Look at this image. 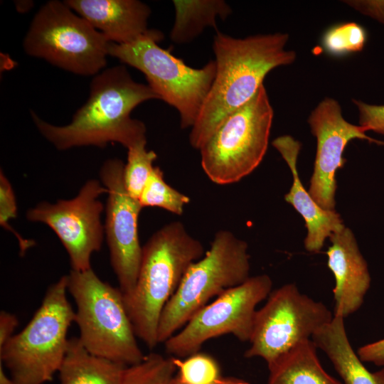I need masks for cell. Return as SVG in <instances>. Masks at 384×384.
I'll return each mask as SVG.
<instances>
[{"instance_id":"cell-1","label":"cell","mask_w":384,"mask_h":384,"mask_svg":"<svg viewBox=\"0 0 384 384\" xmlns=\"http://www.w3.org/2000/svg\"><path fill=\"white\" fill-rule=\"evenodd\" d=\"M284 33L235 38L218 31L213 37L216 66L212 85L191 127L189 142L200 149L227 117L247 104L274 68L294 62Z\"/></svg>"},{"instance_id":"cell-2","label":"cell","mask_w":384,"mask_h":384,"mask_svg":"<svg viewBox=\"0 0 384 384\" xmlns=\"http://www.w3.org/2000/svg\"><path fill=\"white\" fill-rule=\"evenodd\" d=\"M87 102L71 122L56 126L31 117L39 132L59 150L82 146L105 147L117 142L129 149L146 142V126L131 117L139 105L159 97L148 85L133 80L127 68L115 65L93 76Z\"/></svg>"},{"instance_id":"cell-3","label":"cell","mask_w":384,"mask_h":384,"mask_svg":"<svg viewBox=\"0 0 384 384\" xmlns=\"http://www.w3.org/2000/svg\"><path fill=\"white\" fill-rule=\"evenodd\" d=\"M205 252L202 243L179 221L163 226L142 247L136 285L123 299L137 337L149 349L159 344L158 326L165 306L189 267Z\"/></svg>"},{"instance_id":"cell-4","label":"cell","mask_w":384,"mask_h":384,"mask_svg":"<svg viewBox=\"0 0 384 384\" xmlns=\"http://www.w3.org/2000/svg\"><path fill=\"white\" fill-rule=\"evenodd\" d=\"M67 282L65 275L51 284L28 324L0 347V363L17 384H44L58 373L75 319Z\"/></svg>"},{"instance_id":"cell-5","label":"cell","mask_w":384,"mask_h":384,"mask_svg":"<svg viewBox=\"0 0 384 384\" xmlns=\"http://www.w3.org/2000/svg\"><path fill=\"white\" fill-rule=\"evenodd\" d=\"M68 292L76 304L74 322L79 339L90 353L130 366L145 355L140 349L123 294L100 279L92 268L67 275Z\"/></svg>"},{"instance_id":"cell-6","label":"cell","mask_w":384,"mask_h":384,"mask_svg":"<svg viewBox=\"0 0 384 384\" xmlns=\"http://www.w3.org/2000/svg\"><path fill=\"white\" fill-rule=\"evenodd\" d=\"M247 244L232 232L215 233L210 249L193 263L165 306L158 326V342L164 343L203 307L250 277Z\"/></svg>"},{"instance_id":"cell-7","label":"cell","mask_w":384,"mask_h":384,"mask_svg":"<svg viewBox=\"0 0 384 384\" xmlns=\"http://www.w3.org/2000/svg\"><path fill=\"white\" fill-rule=\"evenodd\" d=\"M163 38L161 31L151 29L133 42L111 43L109 55L141 71L159 100L178 111L181 127H192L214 80L215 63L210 60L201 68L188 66L159 46Z\"/></svg>"},{"instance_id":"cell-8","label":"cell","mask_w":384,"mask_h":384,"mask_svg":"<svg viewBox=\"0 0 384 384\" xmlns=\"http://www.w3.org/2000/svg\"><path fill=\"white\" fill-rule=\"evenodd\" d=\"M111 43L65 1L52 0L34 16L23 48L65 70L95 76L106 67Z\"/></svg>"},{"instance_id":"cell-9","label":"cell","mask_w":384,"mask_h":384,"mask_svg":"<svg viewBox=\"0 0 384 384\" xmlns=\"http://www.w3.org/2000/svg\"><path fill=\"white\" fill-rule=\"evenodd\" d=\"M273 116L262 85L199 149L202 169L210 181L220 185L233 183L258 166L268 147Z\"/></svg>"},{"instance_id":"cell-10","label":"cell","mask_w":384,"mask_h":384,"mask_svg":"<svg viewBox=\"0 0 384 384\" xmlns=\"http://www.w3.org/2000/svg\"><path fill=\"white\" fill-rule=\"evenodd\" d=\"M256 311L250 347L244 356L262 358L270 368L299 343L329 323L326 306L302 294L294 284L272 291Z\"/></svg>"},{"instance_id":"cell-11","label":"cell","mask_w":384,"mask_h":384,"mask_svg":"<svg viewBox=\"0 0 384 384\" xmlns=\"http://www.w3.org/2000/svg\"><path fill=\"white\" fill-rule=\"evenodd\" d=\"M272 288L270 277L260 274L225 292L164 343L166 353L174 358L187 357L198 352L208 340L226 334L249 341L256 306L268 297Z\"/></svg>"},{"instance_id":"cell-12","label":"cell","mask_w":384,"mask_h":384,"mask_svg":"<svg viewBox=\"0 0 384 384\" xmlns=\"http://www.w3.org/2000/svg\"><path fill=\"white\" fill-rule=\"evenodd\" d=\"M105 193L107 189L103 184L90 179L75 198L41 202L26 213L28 220L43 223L55 232L68 254L72 270L90 269L92 254L101 248L103 205L98 198Z\"/></svg>"},{"instance_id":"cell-13","label":"cell","mask_w":384,"mask_h":384,"mask_svg":"<svg viewBox=\"0 0 384 384\" xmlns=\"http://www.w3.org/2000/svg\"><path fill=\"white\" fill-rule=\"evenodd\" d=\"M124 164L118 159L107 160L100 171L107 188L105 233L110 262L124 295L130 294L137 280L142 247L138 235V218L142 208L128 193L124 181Z\"/></svg>"},{"instance_id":"cell-14","label":"cell","mask_w":384,"mask_h":384,"mask_svg":"<svg viewBox=\"0 0 384 384\" xmlns=\"http://www.w3.org/2000/svg\"><path fill=\"white\" fill-rule=\"evenodd\" d=\"M308 123L316 139V154L309 193L322 208L334 210L336 191V174L346 160L343 153L353 139L384 144L366 134L361 126L347 122L339 103L326 97L311 111Z\"/></svg>"},{"instance_id":"cell-15","label":"cell","mask_w":384,"mask_h":384,"mask_svg":"<svg viewBox=\"0 0 384 384\" xmlns=\"http://www.w3.org/2000/svg\"><path fill=\"white\" fill-rule=\"evenodd\" d=\"M327 265L335 279L334 316L343 319L356 312L363 303L370 286L367 263L353 232L345 227L329 237Z\"/></svg>"},{"instance_id":"cell-16","label":"cell","mask_w":384,"mask_h":384,"mask_svg":"<svg viewBox=\"0 0 384 384\" xmlns=\"http://www.w3.org/2000/svg\"><path fill=\"white\" fill-rule=\"evenodd\" d=\"M65 3L110 42L126 44L146 35L151 9L138 0H67Z\"/></svg>"},{"instance_id":"cell-17","label":"cell","mask_w":384,"mask_h":384,"mask_svg":"<svg viewBox=\"0 0 384 384\" xmlns=\"http://www.w3.org/2000/svg\"><path fill=\"white\" fill-rule=\"evenodd\" d=\"M272 145L286 161L292 174V186L284 199L304 219L307 228L305 249L310 252H318L327 238L345 228L343 220L335 210L320 207L304 188L297 169L300 143L291 136L284 135L274 139Z\"/></svg>"},{"instance_id":"cell-18","label":"cell","mask_w":384,"mask_h":384,"mask_svg":"<svg viewBox=\"0 0 384 384\" xmlns=\"http://www.w3.org/2000/svg\"><path fill=\"white\" fill-rule=\"evenodd\" d=\"M311 340L326 354L343 384H384V366L374 373L365 367L350 343L343 317L334 316Z\"/></svg>"},{"instance_id":"cell-19","label":"cell","mask_w":384,"mask_h":384,"mask_svg":"<svg viewBox=\"0 0 384 384\" xmlns=\"http://www.w3.org/2000/svg\"><path fill=\"white\" fill-rule=\"evenodd\" d=\"M127 367L90 353L73 337L58 373L60 384H122Z\"/></svg>"},{"instance_id":"cell-20","label":"cell","mask_w":384,"mask_h":384,"mask_svg":"<svg viewBox=\"0 0 384 384\" xmlns=\"http://www.w3.org/2000/svg\"><path fill=\"white\" fill-rule=\"evenodd\" d=\"M311 339L305 341L269 368L267 384H343L323 368Z\"/></svg>"},{"instance_id":"cell-21","label":"cell","mask_w":384,"mask_h":384,"mask_svg":"<svg viewBox=\"0 0 384 384\" xmlns=\"http://www.w3.org/2000/svg\"><path fill=\"white\" fill-rule=\"evenodd\" d=\"M173 4L175 19L170 38L176 44L193 41L208 27L218 31L217 18L225 20L232 13L223 0H175Z\"/></svg>"},{"instance_id":"cell-22","label":"cell","mask_w":384,"mask_h":384,"mask_svg":"<svg viewBox=\"0 0 384 384\" xmlns=\"http://www.w3.org/2000/svg\"><path fill=\"white\" fill-rule=\"evenodd\" d=\"M138 200L142 208L159 207L179 215L190 201L188 196L166 183L164 173L158 166L154 167Z\"/></svg>"},{"instance_id":"cell-23","label":"cell","mask_w":384,"mask_h":384,"mask_svg":"<svg viewBox=\"0 0 384 384\" xmlns=\"http://www.w3.org/2000/svg\"><path fill=\"white\" fill-rule=\"evenodd\" d=\"M176 370L174 357L150 353L126 368L122 384H172Z\"/></svg>"},{"instance_id":"cell-24","label":"cell","mask_w":384,"mask_h":384,"mask_svg":"<svg viewBox=\"0 0 384 384\" xmlns=\"http://www.w3.org/2000/svg\"><path fill=\"white\" fill-rule=\"evenodd\" d=\"M365 28L356 22H345L330 26L321 38L322 50L334 57H342L361 51L367 41Z\"/></svg>"},{"instance_id":"cell-25","label":"cell","mask_w":384,"mask_h":384,"mask_svg":"<svg viewBox=\"0 0 384 384\" xmlns=\"http://www.w3.org/2000/svg\"><path fill=\"white\" fill-rule=\"evenodd\" d=\"M146 145V142H144L127 149V161L124 168L125 187L136 199H139L157 158L156 154L147 150Z\"/></svg>"},{"instance_id":"cell-26","label":"cell","mask_w":384,"mask_h":384,"mask_svg":"<svg viewBox=\"0 0 384 384\" xmlns=\"http://www.w3.org/2000/svg\"><path fill=\"white\" fill-rule=\"evenodd\" d=\"M186 358H175V378L181 384H213L222 377L219 364L210 355L197 352Z\"/></svg>"},{"instance_id":"cell-27","label":"cell","mask_w":384,"mask_h":384,"mask_svg":"<svg viewBox=\"0 0 384 384\" xmlns=\"http://www.w3.org/2000/svg\"><path fill=\"white\" fill-rule=\"evenodd\" d=\"M17 215L16 197L12 186L1 170L0 174V224L8 231L11 232L18 239L21 251L23 253L32 247L34 242L25 240L13 228L9 222Z\"/></svg>"},{"instance_id":"cell-28","label":"cell","mask_w":384,"mask_h":384,"mask_svg":"<svg viewBox=\"0 0 384 384\" xmlns=\"http://www.w3.org/2000/svg\"><path fill=\"white\" fill-rule=\"evenodd\" d=\"M359 114V124L366 131L384 134V105L367 104L353 99Z\"/></svg>"},{"instance_id":"cell-29","label":"cell","mask_w":384,"mask_h":384,"mask_svg":"<svg viewBox=\"0 0 384 384\" xmlns=\"http://www.w3.org/2000/svg\"><path fill=\"white\" fill-rule=\"evenodd\" d=\"M344 2L363 15L384 24V0H350Z\"/></svg>"},{"instance_id":"cell-30","label":"cell","mask_w":384,"mask_h":384,"mask_svg":"<svg viewBox=\"0 0 384 384\" xmlns=\"http://www.w3.org/2000/svg\"><path fill=\"white\" fill-rule=\"evenodd\" d=\"M357 354L363 362L384 366V338L360 347Z\"/></svg>"},{"instance_id":"cell-31","label":"cell","mask_w":384,"mask_h":384,"mask_svg":"<svg viewBox=\"0 0 384 384\" xmlns=\"http://www.w3.org/2000/svg\"><path fill=\"white\" fill-rule=\"evenodd\" d=\"M18 324L16 315L6 311L0 312V347L14 336V331Z\"/></svg>"},{"instance_id":"cell-32","label":"cell","mask_w":384,"mask_h":384,"mask_svg":"<svg viewBox=\"0 0 384 384\" xmlns=\"http://www.w3.org/2000/svg\"><path fill=\"white\" fill-rule=\"evenodd\" d=\"M172 384H181L175 377L173 379ZM213 384H250L249 382L235 377H223L222 376L219 380Z\"/></svg>"},{"instance_id":"cell-33","label":"cell","mask_w":384,"mask_h":384,"mask_svg":"<svg viewBox=\"0 0 384 384\" xmlns=\"http://www.w3.org/2000/svg\"><path fill=\"white\" fill-rule=\"evenodd\" d=\"M0 384H17L10 375H8L1 363H0Z\"/></svg>"}]
</instances>
